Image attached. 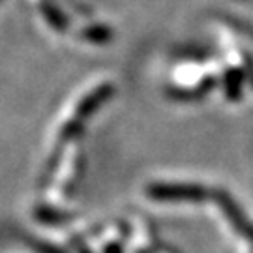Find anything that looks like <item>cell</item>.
I'll return each instance as SVG.
<instances>
[{
  "mask_svg": "<svg viewBox=\"0 0 253 253\" xmlns=\"http://www.w3.org/2000/svg\"><path fill=\"white\" fill-rule=\"evenodd\" d=\"M225 94L229 100H238L242 92V75L238 70H227L225 72Z\"/></svg>",
  "mask_w": 253,
  "mask_h": 253,
  "instance_id": "3",
  "label": "cell"
},
{
  "mask_svg": "<svg viewBox=\"0 0 253 253\" xmlns=\"http://www.w3.org/2000/svg\"><path fill=\"white\" fill-rule=\"evenodd\" d=\"M214 199H216L223 217L229 221V225L235 229L236 235H240L244 240L253 242V221L240 210V207L227 195L225 191H216Z\"/></svg>",
  "mask_w": 253,
  "mask_h": 253,
  "instance_id": "1",
  "label": "cell"
},
{
  "mask_svg": "<svg viewBox=\"0 0 253 253\" xmlns=\"http://www.w3.org/2000/svg\"><path fill=\"white\" fill-rule=\"evenodd\" d=\"M148 195L160 201H203L207 190L197 184H154L148 188Z\"/></svg>",
  "mask_w": 253,
  "mask_h": 253,
  "instance_id": "2",
  "label": "cell"
}]
</instances>
